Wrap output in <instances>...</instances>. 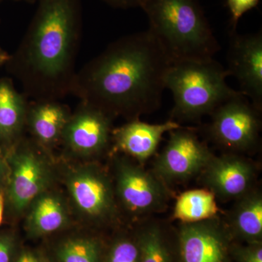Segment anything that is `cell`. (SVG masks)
<instances>
[{
  "label": "cell",
  "instance_id": "cell-1",
  "mask_svg": "<svg viewBox=\"0 0 262 262\" xmlns=\"http://www.w3.org/2000/svg\"><path fill=\"white\" fill-rule=\"evenodd\" d=\"M170 65L149 31L129 34L76 72L70 94L111 117L136 120L160 107Z\"/></svg>",
  "mask_w": 262,
  "mask_h": 262
},
{
  "label": "cell",
  "instance_id": "cell-2",
  "mask_svg": "<svg viewBox=\"0 0 262 262\" xmlns=\"http://www.w3.org/2000/svg\"><path fill=\"white\" fill-rule=\"evenodd\" d=\"M35 13L10 70L24 95L34 101H58L70 94L82 33L81 0H38Z\"/></svg>",
  "mask_w": 262,
  "mask_h": 262
},
{
  "label": "cell",
  "instance_id": "cell-3",
  "mask_svg": "<svg viewBox=\"0 0 262 262\" xmlns=\"http://www.w3.org/2000/svg\"><path fill=\"white\" fill-rule=\"evenodd\" d=\"M141 8L170 63L211 59L220 51L198 0H144Z\"/></svg>",
  "mask_w": 262,
  "mask_h": 262
},
{
  "label": "cell",
  "instance_id": "cell-4",
  "mask_svg": "<svg viewBox=\"0 0 262 262\" xmlns=\"http://www.w3.org/2000/svg\"><path fill=\"white\" fill-rule=\"evenodd\" d=\"M228 76L214 58L171 63L165 77V89L171 91L174 101L170 120L198 121L241 94L227 84Z\"/></svg>",
  "mask_w": 262,
  "mask_h": 262
},
{
  "label": "cell",
  "instance_id": "cell-5",
  "mask_svg": "<svg viewBox=\"0 0 262 262\" xmlns=\"http://www.w3.org/2000/svg\"><path fill=\"white\" fill-rule=\"evenodd\" d=\"M114 163L117 202L130 214L144 220L166 210L170 189L151 170L125 157Z\"/></svg>",
  "mask_w": 262,
  "mask_h": 262
},
{
  "label": "cell",
  "instance_id": "cell-6",
  "mask_svg": "<svg viewBox=\"0 0 262 262\" xmlns=\"http://www.w3.org/2000/svg\"><path fill=\"white\" fill-rule=\"evenodd\" d=\"M9 175L5 186V203L19 215L48 189L53 174L47 159L29 143L15 142L6 155Z\"/></svg>",
  "mask_w": 262,
  "mask_h": 262
},
{
  "label": "cell",
  "instance_id": "cell-7",
  "mask_svg": "<svg viewBox=\"0 0 262 262\" xmlns=\"http://www.w3.org/2000/svg\"><path fill=\"white\" fill-rule=\"evenodd\" d=\"M261 113L241 93L222 103L210 115L208 135L227 152H249L259 142Z\"/></svg>",
  "mask_w": 262,
  "mask_h": 262
},
{
  "label": "cell",
  "instance_id": "cell-8",
  "mask_svg": "<svg viewBox=\"0 0 262 262\" xmlns=\"http://www.w3.org/2000/svg\"><path fill=\"white\" fill-rule=\"evenodd\" d=\"M213 155L195 131L181 126L169 132L168 142L155 158L151 171L169 187L198 177Z\"/></svg>",
  "mask_w": 262,
  "mask_h": 262
},
{
  "label": "cell",
  "instance_id": "cell-9",
  "mask_svg": "<svg viewBox=\"0 0 262 262\" xmlns=\"http://www.w3.org/2000/svg\"><path fill=\"white\" fill-rule=\"evenodd\" d=\"M67 185L77 209L90 220L110 223L116 218L114 184L101 168L91 165L75 169L69 174Z\"/></svg>",
  "mask_w": 262,
  "mask_h": 262
},
{
  "label": "cell",
  "instance_id": "cell-10",
  "mask_svg": "<svg viewBox=\"0 0 262 262\" xmlns=\"http://www.w3.org/2000/svg\"><path fill=\"white\" fill-rule=\"evenodd\" d=\"M177 239L180 262H231L232 239L219 215L179 224Z\"/></svg>",
  "mask_w": 262,
  "mask_h": 262
},
{
  "label": "cell",
  "instance_id": "cell-11",
  "mask_svg": "<svg viewBox=\"0 0 262 262\" xmlns=\"http://www.w3.org/2000/svg\"><path fill=\"white\" fill-rule=\"evenodd\" d=\"M198 177L216 199L236 201L256 187L257 170L253 162L242 155L226 152L213 155Z\"/></svg>",
  "mask_w": 262,
  "mask_h": 262
},
{
  "label": "cell",
  "instance_id": "cell-12",
  "mask_svg": "<svg viewBox=\"0 0 262 262\" xmlns=\"http://www.w3.org/2000/svg\"><path fill=\"white\" fill-rule=\"evenodd\" d=\"M229 76L238 82L239 91L258 111L262 110V32H232L228 54Z\"/></svg>",
  "mask_w": 262,
  "mask_h": 262
},
{
  "label": "cell",
  "instance_id": "cell-13",
  "mask_svg": "<svg viewBox=\"0 0 262 262\" xmlns=\"http://www.w3.org/2000/svg\"><path fill=\"white\" fill-rule=\"evenodd\" d=\"M112 119L102 110L82 102L66 124L61 139L75 154L86 157L101 154L110 144Z\"/></svg>",
  "mask_w": 262,
  "mask_h": 262
},
{
  "label": "cell",
  "instance_id": "cell-14",
  "mask_svg": "<svg viewBox=\"0 0 262 262\" xmlns=\"http://www.w3.org/2000/svg\"><path fill=\"white\" fill-rule=\"evenodd\" d=\"M180 127L172 120L149 124L136 119L113 131V139L119 151L143 165L154 156L164 134Z\"/></svg>",
  "mask_w": 262,
  "mask_h": 262
},
{
  "label": "cell",
  "instance_id": "cell-15",
  "mask_svg": "<svg viewBox=\"0 0 262 262\" xmlns=\"http://www.w3.org/2000/svg\"><path fill=\"white\" fill-rule=\"evenodd\" d=\"M225 222L232 239L246 244L262 241V193L254 187L247 194L236 200L226 215Z\"/></svg>",
  "mask_w": 262,
  "mask_h": 262
},
{
  "label": "cell",
  "instance_id": "cell-16",
  "mask_svg": "<svg viewBox=\"0 0 262 262\" xmlns=\"http://www.w3.org/2000/svg\"><path fill=\"white\" fill-rule=\"evenodd\" d=\"M70 116L68 108L58 101H34L29 105L27 123L39 144L50 146L61 139Z\"/></svg>",
  "mask_w": 262,
  "mask_h": 262
},
{
  "label": "cell",
  "instance_id": "cell-17",
  "mask_svg": "<svg viewBox=\"0 0 262 262\" xmlns=\"http://www.w3.org/2000/svg\"><path fill=\"white\" fill-rule=\"evenodd\" d=\"M26 221L29 233L34 237L60 230L68 223V211L61 196L48 190L31 203Z\"/></svg>",
  "mask_w": 262,
  "mask_h": 262
},
{
  "label": "cell",
  "instance_id": "cell-18",
  "mask_svg": "<svg viewBox=\"0 0 262 262\" xmlns=\"http://www.w3.org/2000/svg\"><path fill=\"white\" fill-rule=\"evenodd\" d=\"M10 79L0 80V144H14L27 122L29 103Z\"/></svg>",
  "mask_w": 262,
  "mask_h": 262
},
{
  "label": "cell",
  "instance_id": "cell-19",
  "mask_svg": "<svg viewBox=\"0 0 262 262\" xmlns=\"http://www.w3.org/2000/svg\"><path fill=\"white\" fill-rule=\"evenodd\" d=\"M141 223L136 232L140 262H173L165 222L149 217Z\"/></svg>",
  "mask_w": 262,
  "mask_h": 262
},
{
  "label": "cell",
  "instance_id": "cell-20",
  "mask_svg": "<svg viewBox=\"0 0 262 262\" xmlns=\"http://www.w3.org/2000/svg\"><path fill=\"white\" fill-rule=\"evenodd\" d=\"M215 199L205 188L186 191L177 198L172 218L180 223H193L218 216Z\"/></svg>",
  "mask_w": 262,
  "mask_h": 262
},
{
  "label": "cell",
  "instance_id": "cell-21",
  "mask_svg": "<svg viewBox=\"0 0 262 262\" xmlns=\"http://www.w3.org/2000/svg\"><path fill=\"white\" fill-rule=\"evenodd\" d=\"M101 244L89 237L67 239L57 250L60 262H101Z\"/></svg>",
  "mask_w": 262,
  "mask_h": 262
},
{
  "label": "cell",
  "instance_id": "cell-22",
  "mask_svg": "<svg viewBox=\"0 0 262 262\" xmlns=\"http://www.w3.org/2000/svg\"><path fill=\"white\" fill-rule=\"evenodd\" d=\"M106 262H140V250L136 236L117 238L108 251Z\"/></svg>",
  "mask_w": 262,
  "mask_h": 262
},
{
  "label": "cell",
  "instance_id": "cell-23",
  "mask_svg": "<svg viewBox=\"0 0 262 262\" xmlns=\"http://www.w3.org/2000/svg\"><path fill=\"white\" fill-rule=\"evenodd\" d=\"M231 255L238 262H262V244L232 246Z\"/></svg>",
  "mask_w": 262,
  "mask_h": 262
},
{
  "label": "cell",
  "instance_id": "cell-24",
  "mask_svg": "<svg viewBox=\"0 0 262 262\" xmlns=\"http://www.w3.org/2000/svg\"><path fill=\"white\" fill-rule=\"evenodd\" d=\"M259 0H227L231 14L232 32H235L239 18L258 5Z\"/></svg>",
  "mask_w": 262,
  "mask_h": 262
},
{
  "label": "cell",
  "instance_id": "cell-25",
  "mask_svg": "<svg viewBox=\"0 0 262 262\" xmlns=\"http://www.w3.org/2000/svg\"><path fill=\"white\" fill-rule=\"evenodd\" d=\"M13 251V239L9 236L0 235V262H10Z\"/></svg>",
  "mask_w": 262,
  "mask_h": 262
},
{
  "label": "cell",
  "instance_id": "cell-26",
  "mask_svg": "<svg viewBox=\"0 0 262 262\" xmlns=\"http://www.w3.org/2000/svg\"><path fill=\"white\" fill-rule=\"evenodd\" d=\"M102 1L114 8L127 9V8H137V7L141 8L144 0H102Z\"/></svg>",
  "mask_w": 262,
  "mask_h": 262
},
{
  "label": "cell",
  "instance_id": "cell-27",
  "mask_svg": "<svg viewBox=\"0 0 262 262\" xmlns=\"http://www.w3.org/2000/svg\"><path fill=\"white\" fill-rule=\"evenodd\" d=\"M9 175V166L6 155H3L0 149V189L5 188Z\"/></svg>",
  "mask_w": 262,
  "mask_h": 262
},
{
  "label": "cell",
  "instance_id": "cell-28",
  "mask_svg": "<svg viewBox=\"0 0 262 262\" xmlns=\"http://www.w3.org/2000/svg\"><path fill=\"white\" fill-rule=\"evenodd\" d=\"M17 262H39L37 258L30 253H22Z\"/></svg>",
  "mask_w": 262,
  "mask_h": 262
},
{
  "label": "cell",
  "instance_id": "cell-29",
  "mask_svg": "<svg viewBox=\"0 0 262 262\" xmlns=\"http://www.w3.org/2000/svg\"><path fill=\"white\" fill-rule=\"evenodd\" d=\"M5 205V198L4 192H0V225L3 221V212Z\"/></svg>",
  "mask_w": 262,
  "mask_h": 262
},
{
  "label": "cell",
  "instance_id": "cell-30",
  "mask_svg": "<svg viewBox=\"0 0 262 262\" xmlns=\"http://www.w3.org/2000/svg\"><path fill=\"white\" fill-rule=\"evenodd\" d=\"M8 59H9V57L6 56V55L4 54V53L0 52V64L1 63H4L5 61H8Z\"/></svg>",
  "mask_w": 262,
  "mask_h": 262
},
{
  "label": "cell",
  "instance_id": "cell-31",
  "mask_svg": "<svg viewBox=\"0 0 262 262\" xmlns=\"http://www.w3.org/2000/svg\"><path fill=\"white\" fill-rule=\"evenodd\" d=\"M20 1V0H18ZM23 1L28 2V3H34V2L38 1V0H23Z\"/></svg>",
  "mask_w": 262,
  "mask_h": 262
}]
</instances>
